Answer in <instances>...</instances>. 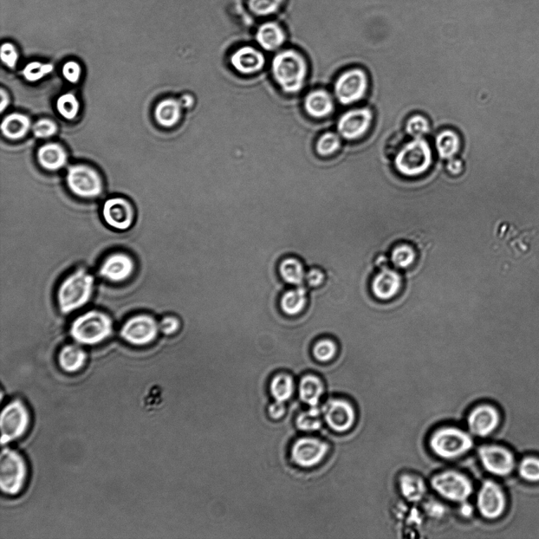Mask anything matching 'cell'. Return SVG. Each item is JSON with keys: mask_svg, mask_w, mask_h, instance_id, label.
<instances>
[{"mask_svg": "<svg viewBox=\"0 0 539 539\" xmlns=\"http://www.w3.org/2000/svg\"><path fill=\"white\" fill-rule=\"evenodd\" d=\"M95 279L86 269L71 272L58 286L56 294L58 307L63 315H70L86 306L92 298Z\"/></svg>", "mask_w": 539, "mask_h": 539, "instance_id": "obj_1", "label": "cell"}, {"mask_svg": "<svg viewBox=\"0 0 539 539\" xmlns=\"http://www.w3.org/2000/svg\"><path fill=\"white\" fill-rule=\"evenodd\" d=\"M272 72L284 93H300L308 75V65L301 53L294 49H285L274 56Z\"/></svg>", "mask_w": 539, "mask_h": 539, "instance_id": "obj_2", "label": "cell"}, {"mask_svg": "<svg viewBox=\"0 0 539 539\" xmlns=\"http://www.w3.org/2000/svg\"><path fill=\"white\" fill-rule=\"evenodd\" d=\"M112 317L99 310H91L77 316L71 322V338L80 345L94 346L106 341L113 334Z\"/></svg>", "mask_w": 539, "mask_h": 539, "instance_id": "obj_3", "label": "cell"}, {"mask_svg": "<svg viewBox=\"0 0 539 539\" xmlns=\"http://www.w3.org/2000/svg\"><path fill=\"white\" fill-rule=\"evenodd\" d=\"M28 478L27 460L20 452L5 448L0 457V488L4 495L10 497L20 495Z\"/></svg>", "mask_w": 539, "mask_h": 539, "instance_id": "obj_4", "label": "cell"}, {"mask_svg": "<svg viewBox=\"0 0 539 539\" xmlns=\"http://www.w3.org/2000/svg\"><path fill=\"white\" fill-rule=\"evenodd\" d=\"M31 424V412L23 400L15 399L8 402L0 418L2 445L23 438L30 431Z\"/></svg>", "mask_w": 539, "mask_h": 539, "instance_id": "obj_5", "label": "cell"}, {"mask_svg": "<svg viewBox=\"0 0 539 539\" xmlns=\"http://www.w3.org/2000/svg\"><path fill=\"white\" fill-rule=\"evenodd\" d=\"M432 163V151L427 141L414 139L400 149L395 159V167L406 177H417L426 172Z\"/></svg>", "mask_w": 539, "mask_h": 539, "instance_id": "obj_6", "label": "cell"}, {"mask_svg": "<svg viewBox=\"0 0 539 539\" xmlns=\"http://www.w3.org/2000/svg\"><path fill=\"white\" fill-rule=\"evenodd\" d=\"M430 447L440 458L455 459L471 450L473 440L469 433L459 428L444 427L431 435Z\"/></svg>", "mask_w": 539, "mask_h": 539, "instance_id": "obj_7", "label": "cell"}, {"mask_svg": "<svg viewBox=\"0 0 539 539\" xmlns=\"http://www.w3.org/2000/svg\"><path fill=\"white\" fill-rule=\"evenodd\" d=\"M66 182L69 190L82 198H96L103 192V182L100 174L92 167L86 165L70 166Z\"/></svg>", "mask_w": 539, "mask_h": 539, "instance_id": "obj_8", "label": "cell"}, {"mask_svg": "<svg viewBox=\"0 0 539 539\" xmlns=\"http://www.w3.org/2000/svg\"><path fill=\"white\" fill-rule=\"evenodd\" d=\"M160 332L159 322L151 315L141 314L129 317L123 323L121 338L134 346H145L158 338Z\"/></svg>", "mask_w": 539, "mask_h": 539, "instance_id": "obj_9", "label": "cell"}, {"mask_svg": "<svg viewBox=\"0 0 539 539\" xmlns=\"http://www.w3.org/2000/svg\"><path fill=\"white\" fill-rule=\"evenodd\" d=\"M433 489L439 495L453 502H464L471 495L473 486L463 474L446 471L431 479Z\"/></svg>", "mask_w": 539, "mask_h": 539, "instance_id": "obj_10", "label": "cell"}, {"mask_svg": "<svg viewBox=\"0 0 539 539\" xmlns=\"http://www.w3.org/2000/svg\"><path fill=\"white\" fill-rule=\"evenodd\" d=\"M368 88L367 75L361 69H352L343 73L335 83L336 99L343 105H350L362 99Z\"/></svg>", "mask_w": 539, "mask_h": 539, "instance_id": "obj_11", "label": "cell"}, {"mask_svg": "<svg viewBox=\"0 0 539 539\" xmlns=\"http://www.w3.org/2000/svg\"><path fill=\"white\" fill-rule=\"evenodd\" d=\"M102 217L105 222L112 229L127 231L134 224L135 212L129 201L115 197L108 199L103 203Z\"/></svg>", "mask_w": 539, "mask_h": 539, "instance_id": "obj_12", "label": "cell"}, {"mask_svg": "<svg viewBox=\"0 0 539 539\" xmlns=\"http://www.w3.org/2000/svg\"><path fill=\"white\" fill-rule=\"evenodd\" d=\"M329 450L327 443L315 438H303L291 448V458L298 466L308 469L320 464Z\"/></svg>", "mask_w": 539, "mask_h": 539, "instance_id": "obj_13", "label": "cell"}, {"mask_svg": "<svg viewBox=\"0 0 539 539\" xmlns=\"http://www.w3.org/2000/svg\"><path fill=\"white\" fill-rule=\"evenodd\" d=\"M136 265L133 258L125 252H115L103 260L99 275L112 283L125 282L131 278Z\"/></svg>", "mask_w": 539, "mask_h": 539, "instance_id": "obj_14", "label": "cell"}, {"mask_svg": "<svg viewBox=\"0 0 539 539\" xmlns=\"http://www.w3.org/2000/svg\"><path fill=\"white\" fill-rule=\"evenodd\" d=\"M478 456L485 469L493 475L508 476L514 469V457L502 446L484 445L480 448Z\"/></svg>", "mask_w": 539, "mask_h": 539, "instance_id": "obj_15", "label": "cell"}, {"mask_svg": "<svg viewBox=\"0 0 539 539\" xmlns=\"http://www.w3.org/2000/svg\"><path fill=\"white\" fill-rule=\"evenodd\" d=\"M324 420L336 432L344 433L350 430L355 421V411L346 400L332 399L326 402L322 409Z\"/></svg>", "mask_w": 539, "mask_h": 539, "instance_id": "obj_16", "label": "cell"}, {"mask_svg": "<svg viewBox=\"0 0 539 539\" xmlns=\"http://www.w3.org/2000/svg\"><path fill=\"white\" fill-rule=\"evenodd\" d=\"M478 509L486 519H497L502 515L506 507L505 493L496 483L486 481L477 497Z\"/></svg>", "mask_w": 539, "mask_h": 539, "instance_id": "obj_17", "label": "cell"}, {"mask_svg": "<svg viewBox=\"0 0 539 539\" xmlns=\"http://www.w3.org/2000/svg\"><path fill=\"white\" fill-rule=\"evenodd\" d=\"M373 113L369 108L352 110L343 114L337 125V129L343 138L355 140L362 137L372 125Z\"/></svg>", "mask_w": 539, "mask_h": 539, "instance_id": "obj_18", "label": "cell"}, {"mask_svg": "<svg viewBox=\"0 0 539 539\" xmlns=\"http://www.w3.org/2000/svg\"><path fill=\"white\" fill-rule=\"evenodd\" d=\"M500 423L497 409L490 405H481L473 409L467 418L469 430L478 437L488 436Z\"/></svg>", "mask_w": 539, "mask_h": 539, "instance_id": "obj_19", "label": "cell"}, {"mask_svg": "<svg viewBox=\"0 0 539 539\" xmlns=\"http://www.w3.org/2000/svg\"><path fill=\"white\" fill-rule=\"evenodd\" d=\"M230 61L232 67L243 75L257 73L264 68L265 64L263 53L248 45L237 49L232 55Z\"/></svg>", "mask_w": 539, "mask_h": 539, "instance_id": "obj_20", "label": "cell"}, {"mask_svg": "<svg viewBox=\"0 0 539 539\" xmlns=\"http://www.w3.org/2000/svg\"><path fill=\"white\" fill-rule=\"evenodd\" d=\"M309 293L304 285L284 291L279 300L282 312L292 317L302 315L308 306Z\"/></svg>", "mask_w": 539, "mask_h": 539, "instance_id": "obj_21", "label": "cell"}, {"mask_svg": "<svg viewBox=\"0 0 539 539\" xmlns=\"http://www.w3.org/2000/svg\"><path fill=\"white\" fill-rule=\"evenodd\" d=\"M88 356L79 343L63 346L58 353V364L64 372L75 374L86 366Z\"/></svg>", "mask_w": 539, "mask_h": 539, "instance_id": "obj_22", "label": "cell"}, {"mask_svg": "<svg viewBox=\"0 0 539 539\" xmlns=\"http://www.w3.org/2000/svg\"><path fill=\"white\" fill-rule=\"evenodd\" d=\"M307 266L303 260L294 255L286 256L278 265V272L282 281L298 287L306 282Z\"/></svg>", "mask_w": 539, "mask_h": 539, "instance_id": "obj_23", "label": "cell"}, {"mask_svg": "<svg viewBox=\"0 0 539 539\" xmlns=\"http://www.w3.org/2000/svg\"><path fill=\"white\" fill-rule=\"evenodd\" d=\"M39 164L48 171L61 170L68 163V156L64 148L57 143H47L37 151Z\"/></svg>", "mask_w": 539, "mask_h": 539, "instance_id": "obj_24", "label": "cell"}, {"mask_svg": "<svg viewBox=\"0 0 539 539\" xmlns=\"http://www.w3.org/2000/svg\"><path fill=\"white\" fill-rule=\"evenodd\" d=\"M401 282V277L397 272L383 270L374 278L372 284L373 293L379 300H391L398 293Z\"/></svg>", "mask_w": 539, "mask_h": 539, "instance_id": "obj_25", "label": "cell"}, {"mask_svg": "<svg viewBox=\"0 0 539 539\" xmlns=\"http://www.w3.org/2000/svg\"><path fill=\"white\" fill-rule=\"evenodd\" d=\"M255 39L260 47L268 51L280 49L286 41V34L280 24L266 22L258 27Z\"/></svg>", "mask_w": 539, "mask_h": 539, "instance_id": "obj_26", "label": "cell"}, {"mask_svg": "<svg viewBox=\"0 0 539 539\" xmlns=\"http://www.w3.org/2000/svg\"><path fill=\"white\" fill-rule=\"evenodd\" d=\"M304 107L310 116L322 119L334 112V103L327 91L317 89L307 94L305 99Z\"/></svg>", "mask_w": 539, "mask_h": 539, "instance_id": "obj_27", "label": "cell"}, {"mask_svg": "<svg viewBox=\"0 0 539 539\" xmlns=\"http://www.w3.org/2000/svg\"><path fill=\"white\" fill-rule=\"evenodd\" d=\"M32 128L31 121L27 115L11 113L4 117L1 131L6 139L19 140L25 137Z\"/></svg>", "mask_w": 539, "mask_h": 539, "instance_id": "obj_28", "label": "cell"}, {"mask_svg": "<svg viewBox=\"0 0 539 539\" xmlns=\"http://www.w3.org/2000/svg\"><path fill=\"white\" fill-rule=\"evenodd\" d=\"M183 108L179 100L167 99L161 101L155 108L156 121L161 127H172L179 122Z\"/></svg>", "mask_w": 539, "mask_h": 539, "instance_id": "obj_29", "label": "cell"}, {"mask_svg": "<svg viewBox=\"0 0 539 539\" xmlns=\"http://www.w3.org/2000/svg\"><path fill=\"white\" fill-rule=\"evenodd\" d=\"M300 397L310 407H317L324 392L322 380L313 374L303 376L300 383Z\"/></svg>", "mask_w": 539, "mask_h": 539, "instance_id": "obj_30", "label": "cell"}, {"mask_svg": "<svg viewBox=\"0 0 539 539\" xmlns=\"http://www.w3.org/2000/svg\"><path fill=\"white\" fill-rule=\"evenodd\" d=\"M400 487L402 496L410 502L420 501L426 491V486L421 478L408 474L400 477Z\"/></svg>", "mask_w": 539, "mask_h": 539, "instance_id": "obj_31", "label": "cell"}, {"mask_svg": "<svg viewBox=\"0 0 539 539\" xmlns=\"http://www.w3.org/2000/svg\"><path fill=\"white\" fill-rule=\"evenodd\" d=\"M270 391L276 401H287L294 391L293 379L288 374H277L271 381Z\"/></svg>", "mask_w": 539, "mask_h": 539, "instance_id": "obj_32", "label": "cell"}, {"mask_svg": "<svg viewBox=\"0 0 539 539\" xmlns=\"http://www.w3.org/2000/svg\"><path fill=\"white\" fill-rule=\"evenodd\" d=\"M436 147L441 158L452 159L460 147L459 136L452 131H445L438 134Z\"/></svg>", "mask_w": 539, "mask_h": 539, "instance_id": "obj_33", "label": "cell"}, {"mask_svg": "<svg viewBox=\"0 0 539 539\" xmlns=\"http://www.w3.org/2000/svg\"><path fill=\"white\" fill-rule=\"evenodd\" d=\"M314 358L319 362L332 361L337 353L336 342L330 338H318L311 348Z\"/></svg>", "mask_w": 539, "mask_h": 539, "instance_id": "obj_34", "label": "cell"}, {"mask_svg": "<svg viewBox=\"0 0 539 539\" xmlns=\"http://www.w3.org/2000/svg\"><path fill=\"white\" fill-rule=\"evenodd\" d=\"M56 108L64 119L73 120L80 113V103L73 94H64L58 97Z\"/></svg>", "mask_w": 539, "mask_h": 539, "instance_id": "obj_35", "label": "cell"}, {"mask_svg": "<svg viewBox=\"0 0 539 539\" xmlns=\"http://www.w3.org/2000/svg\"><path fill=\"white\" fill-rule=\"evenodd\" d=\"M284 0H248V9L258 17H267L276 14L281 8Z\"/></svg>", "mask_w": 539, "mask_h": 539, "instance_id": "obj_36", "label": "cell"}, {"mask_svg": "<svg viewBox=\"0 0 539 539\" xmlns=\"http://www.w3.org/2000/svg\"><path fill=\"white\" fill-rule=\"evenodd\" d=\"M54 67L51 63H43L38 61L29 63L24 68L22 74L24 79L30 82H36L53 72Z\"/></svg>", "mask_w": 539, "mask_h": 539, "instance_id": "obj_37", "label": "cell"}, {"mask_svg": "<svg viewBox=\"0 0 539 539\" xmlns=\"http://www.w3.org/2000/svg\"><path fill=\"white\" fill-rule=\"evenodd\" d=\"M319 411L317 407H310V410L298 414L296 419V425L298 429L303 431H315L322 426L319 417Z\"/></svg>", "mask_w": 539, "mask_h": 539, "instance_id": "obj_38", "label": "cell"}, {"mask_svg": "<svg viewBox=\"0 0 539 539\" xmlns=\"http://www.w3.org/2000/svg\"><path fill=\"white\" fill-rule=\"evenodd\" d=\"M417 258L414 250L407 245H400L392 253V262L398 268L405 269L412 265Z\"/></svg>", "mask_w": 539, "mask_h": 539, "instance_id": "obj_39", "label": "cell"}, {"mask_svg": "<svg viewBox=\"0 0 539 539\" xmlns=\"http://www.w3.org/2000/svg\"><path fill=\"white\" fill-rule=\"evenodd\" d=\"M341 147L339 136L335 133L324 134L317 142L316 149L318 154L329 156L334 153Z\"/></svg>", "mask_w": 539, "mask_h": 539, "instance_id": "obj_40", "label": "cell"}, {"mask_svg": "<svg viewBox=\"0 0 539 539\" xmlns=\"http://www.w3.org/2000/svg\"><path fill=\"white\" fill-rule=\"evenodd\" d=\"M406 131L414 139H421L430 131V125L424 116L414 115L407 121Z\"/></svg>", "mask_w": 539, "mask_h": 539, "instance_id": "obj_41", "label": "cell"}, {"mask_svg": "<svg viewBox=\"0 0 539 539\" xmlns=\"http://www.w3.org/2000/svg\"><path fill=\"white\" fill-rule=\"evenodd\" d=\"M521 476L529 482H539V459L535 457L525 458L519 467Z\"/></svg>", "mask_w": 539, "mask_h": 539, "instance_id": "obj_42", "label": "cell"}, {"mask_svg": "<svg viewBox=\"0 0 539 539\" xmlns=\"http://www.w3.org/2000/svg\"><path fill=\"white\" fill-rule=\"evenodd\" d=\"M32 133L37 139H49L53 137L57 131L56 122L49 119H42L37 121L32 127Z\"/></svg>", "mask_w": 539, "mask_h": 539, "instance_id": "obj_43", "label": "cell"}, {"mask_svg": "<svg viewBox=\"0 0 539 539\" xmlns=\"http://www.w3.org/2000/svg\"><path fill=\"white\" fill-rule=\"evenodd\" d=\"M160 331L166 336H172L177 334L182 328L183 323L180 318L175 315H166L162 317L159 322Z\"/></svg>", "mask_w": 539, "mask_h": 539, "instance_id": "obj_44", "label": "cell"}, {"mask_svg": "<svg viewBox=\"0 0 539 539\" xmlns=\"http://www.w3.org/2000/svg\"><path fill=\"white\" fill-rule=\"evenodd\" d=\"M318 267L319 266H311V268L307 270L306 283L310 288H319L326 281V274L322 269Z\"/></svg>", "mask_w": 539, "mask_h": 539, "instance_id": "obj_45", "label": "cell"}, {"mask_svg": "<svg viewBox=\"0 0 539 539\" xmlns=\"http://www.w3.org/2000/svg\"><path fill=\"white\" fill-rule=\"evenodd\" d=\"M82 72L80 64L75 61L67 62L62 68V74L64 79L72 84H77L80 82Z\"/></svg>", "mask_w": 539, "mask_h": 539, "instance_id": "obj_46", "label": "cell"}, {"mask_svg": "<svg viewBox=\"0 0 539 539\" xmlns=\"http://www.w3.org/2000/svg\"><path fill=\"white\" fill-rule=\"evenodd\" d=\"M18 53L14 44L4 43L1 47L2 62L11 69H15L18 61Z\"/></svg>", "mask_w": 539, "mask_h": 539, "instance_id": "obj_47", "label": "cell"}, {"mask_svg": "<svg viewBox=\"0 0 539 539\" xmlns=\"http://www.w3.org/2000/svg\"><path fill=\"white\" fill-rule=\"evenodd\" d=\"M286 412L284 402L276 401L269 407L270 417L275 420L281 419Z\"/></svg>", "mask_w": 539, "mask_h": 539, "instance_id": "obj_48", "label": "cell"}, {"mask_svg": "<svg viewBox=\"0 0 539 539\" xmlns=\"http://www.w3.org/2000/svg\"><path fill=\"white\" fill-rule=\"evenodd\" d=\"M448 170L452 174H459L463 170V164L459 160L451 159L449 165H448Z\"/></svg>", "mask_w": 539, "mask_h": 539, "instance_id": "obj_49", "label": "cell"}, {"mask_svg": "<svg viewBox=\"0 0 539 539\" xmlns=\"http://www.w3.org/2000/svg\"><path fill=\"white\" fill-rule=\"evenodd\" d=\"M0 99H1V103H0V112L4 113L10 103L9 96L4 89L0 90Z\"/></svg>", "mask_w": 539, "mask_h": 539, "instance_id": "obj_50", "label": "cell"}, {"mask_svg": "<svg viewBox=\"0 0 539 539\" xmlns=\"http://www.w3.org/2000/svg\"><path fill=\"white\" fill-rule=\"evenodd\" d=\"M179 101L184 108H191L194 103V97L191 94L182 96Z\"/></svg>", "mask_w": 539, "mask_h": 539, "instance_id": "obj_51", "label": "cell"}]
</instances>
